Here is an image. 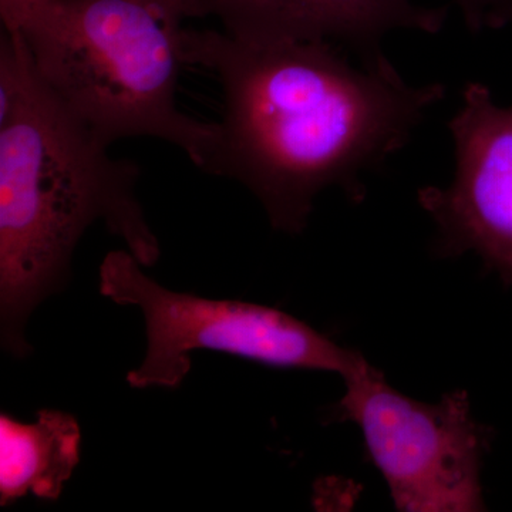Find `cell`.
<instances>
[{"label": "cell", "instance_id": "obj_1", "mask_svg": "<svg viewBox=\"0 0 512 512\" xmlns=\"http://www.w3.org/2000/svg\"><path fill=\"white\" fill-rule=\"evenodd\" d=\"M184 66L210 72L224 97L207 173L258 198L272 228L305 231L320 192L366 197L363 177L403 150L443 83H407L383 55L352 62L329 42H242L224 30L184 29Z\"/></svg>", "mask_w": 512, "mask_h": 512}, {"label": "cell", "instance_id": "obj_2", "mask_svg": "<svg viewBox=\"0 0 512 512\" xmlns=\"http://www.w3.org/2000/svg\"><path fill=\"white\" fill-rule=\"evenodd\" d=\"M37 72L20 33L0 39V340L32 353V312L69 281L86 229L103 221L138 262L153 266L160 242L138 201L140 168L117 160Z\"/></svg>", "mask_w": 512, "mask_h": 512}, {"label": "cell", "instance_id": "obj_3", "mask_svg": "<svg viewBox=\"0 0 512 512\" xmlns=\"http://www.w3.org/2000/svg\"><path fill=\"white\" fill-rule=\"evenodd\" d=\"M187 19H195L191 0H56L20 35L47 86L109 146L158 138L207 173L218 124L192 119L175 101Z\"/></svg>", "mask_w": 512, "mask_h": 512}, {"label": "cell", "instance_id": "obj_4", "mask_svg": "<svg viewBox=\"0 0 512 512\" xmlns=\"http://www.w3.org/2000/svg\"><path fill=\"white\" fill-rule=\"evenodd\" d=\"M130 251H111L99 269V291L121 306H137L146 323L143 363L127 375L133 389L180 387L191 353L212 350L261 365L320 370L345 379L365 362L308 323L256 303L207 299L170 291L144 274Z\"/></svg>", "mask_w": 512, "mask_h": 512}, {"label": "cell", "instance_id": "obj_5", "mask_svg": "<svg viewBox=\"0 0 512 512\" xmlns=\"http://www.w3.org/2000/svg\"><path fill=\"white\" fill-rule=\"evenodd\" d=\"M329 423L356 424L397 511H484L481 470L493 434L471 413L464 390L440 402L397 392L367 360L345 379Z\"/></svg>", "mask_w": 512, "mask_h": 512}, {"label": "cell", "instance_id": "obj_6", "mask_svg": "<svg viewBox=\"0 0 512 512\" xmlns=\"http://www.w3.org/2000/svg\"><path fill=\"white\" fill-rule=\"evenodd\" d=\"M447 127L456 151L453 181L417 191L436 225L434 251L440 258L473 252L512 286V106L471 82Z\"/></svg>", "mask_w": 512, "mask_h": 512}, {"label": "cell", "instance_id": "obj_7", "mask_svg": "<svg viewBox=\"0 0 512 512\" xmlns=\"http://www.w3.org/2000/svg\"><path fill=\"white\" fill-rule=\"evenodd\" d=\"M194 18L221 22L227 35L242 42H329L357 56L382 52L380 43L394 30L436 35L446 8L414 0H191Z\"/></svg>", "mask_w": 512, "mask_h": 512}, {"label": "cell", "instance_id": "obj_8", "mask_svg": "<svg viewBox=\"0 0 512 512\" xmlns=\"http://www.w3.org/2000/svg\"><path fill=\"white\" fill-rule=\"evenodd\" d=\"M82 430L72 414L43 409L23 423L0 414V505L26 495L56 501L80 463Z\"/></svg>", "mask_w": 512, "mask_h": 512}, {"label": "cell", "instance_id": "obj_9", "mask_svg": "<svg viewBox=\"0 0 512 512\" xmlns=\"http://www.w3.org/2000/svg\"><path fill=\"white\" fill-rule=\"evenodd\" d=\"M473 33L500 30L512 22V0H454Z\"/></svg>", "mask_w": 512, "mask_h": 512}, {"label": "cell", "instance_id": "obj_10", "mask_svg": "<svg viewBox=\"0 0 512 512\" xmlns=\"http://www.w3.org/2000/svg\"><path fill=\"white\" fill-rule=\"evenodd\" d=\"M56 0H0L3 30L26 33L42 23L52 12Z\"/></svg>", "mask_w": 512, "mask_h": 512}]
</instances>
